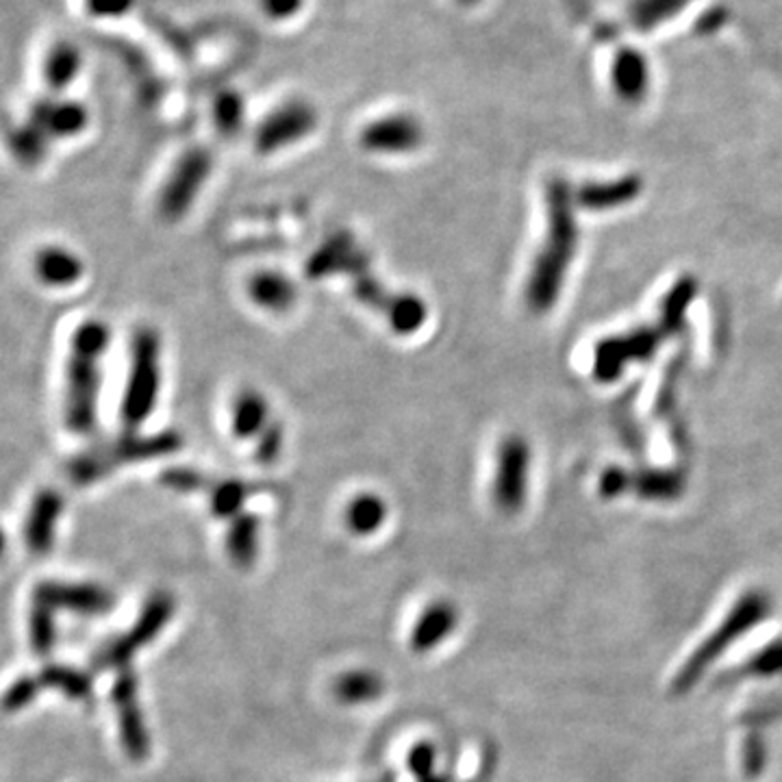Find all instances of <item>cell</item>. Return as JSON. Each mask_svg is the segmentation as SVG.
Returning <instances> with one entry per match:
<instances>
[{
  "label": "cell",
  "mask_w": 782,
  "mask_h": 782,
  "mask_svg": "<svg viewBox=\"0 0 782 782\" xmlns=\"http://www.w3.org/2000/svg\"><path fill=\"white\" fill-rule=\"evenodd\" d=\"M312 281L346 276L352 296L370 312L385 317L388 326L400 337H411L428 319V305L413 292H395L374 272L370 252L348 231H337L324 239L305 263Z\"/></svg>",
  "instance_id": "1"
},
{
  "label": "cell",
  "mask_w": 782,
  "mask_h": 782,
  "mask_svg": "<svg viewBox=\"0 0 782 782\" xmlns=\"http://www.w3.org/2000/svg\"><path fill=\"white\" fill-rule=\"evenodd\" d=\"M111 328L98 317L80 322L70 339L64 372V424L78 437L98 428V400L102 388L100 361L109 352Z\"/></svg>",
  "instance_id": "2"
},
{
  "label": "cell",
  "mask_w": 782,
  "mask_h": 782,
  "mask_svg": "<svg viewBox=\"0 0 782 782\" xmlns=\"http://www.w3.org/2000/svg\"><path fill=\"white\" fill-rule=\"evenodd\" d=\"M572 205L574 194L565 181L554 178L547 185L546 246L537 257L526 285V301L533 312H546L554 305L565 270L576 252V222Z\"/></svg>",
  "instance_id": "3"
},
{
  "label": "cell",
  "mask_w": 782,
  "mask_h": 782,
  "mask_svg": "<svg viewBox=\"0 0 782 782\" xmlns=\"http://www.w3.org/2000/svg\"><path fill=\"white\" fill-rule=\"evenodd\" d=\"M183 435L172 428L156 433L124 431L116 437L102 439L85 448L77 457H73L68 464V478L78 487H89L127 466L172 457L183 448Z\"/></svg>",
  "instance_id": "4"
},
{
  "label": "cell",
  "mask_w": 782,
  "mask_h": 782,
  "mask_svg": "<svg viewBox=\"0 0 782 782\" xmlns=\"http://www.w3.org/2000/svg\"><path fill=\"white\" fill-rule=\"evenodd\" d=\"M163 383V344L153 326H138L129 346V374L120 402V420L127 431H140L159 404Z\"/></svg>",
  "instance_id": "5"
},
{
  "label": "cell",
  "mask_w": 782,
  "mask_h": 782,
  "mask_svg": "<svg viewBox=\"0 0 782 782\" xmlns=\"http://www.w3.org/2000/svg\"><path fill=\"white\" fill-rule=\"evenodd\" d=\"M772 616V598L765 591L752 589L743 594L728 616L710 632L703 643L689 654L685 665L676 672L672 683V694H687L700 678L704 672L746 632L761 624Z\"/></svg>",
  "instance_id": "6"
},
{
  "label": "cell",
  "mask_w": 782,
  "mask_h": 782,
  "mask_svg": "<svg viewBox=\"0 0 782 782\" xmlns=\"http://www.w3.org/2000/svg\"><path fill=\"white\" fill-rule=\"evenodd\" d=\"M214 170V155L205 146H192L176 159L170 174L165 176L159 196H156V211L167 222L183 220L194 203L198 200L200 192L205 189Z\"/></svg>",
  "instance_id": "7"
},
{
  "label": "cell",
  "mask_w": 782,
  "mask_h": 782,
  "mask_svg": "<svg viewBox=\"0 0 782 782\" xmlns=\"http://www.w3.org/2000/svg\"><path fill=\"white\" fill-rule=\"evenodd\" d=\"M176 611V602L170 594L159 591L153 594L146 605L142 607L140 618L135 620L133 628L109 641L105 648H100L94 656H91V670L94 672H109V670H124L131 667V659L135 656V652H140L142 648H146L151 641H155L156 637L163 632V628L172 620Z\"/></svg>",
  "instance_id": "8"
},
{
  "label": "cell",
  "mask_w": 782,
  "mask_h": 782,
  "mask_svg": "<svg viewBox=\"0 0 782 782\" xmlns=\"http://www.w3.org/2000/svg\"><path fill=\"white\" fill-rule=\"evenodd\" d=\"M317 127V111L307 100H287L272 109L254 129V151L259 155H274L303 140Z\"/></svg>",
  "instance_id": "9"
},
{
  "label": "cell",
  "mask_w": 782,
  "mask_h": 782,
  "mask_svg": "<svg viewBox=\"0 0 782 782\" xmlns=\"http://www.w3.org/2000/svg\"><path fill=\"white\" fill-rule=\"evenodd\" d=\"M531 448L526 439L511 435L500 442L493 474V502L504 513H518L529 496Z\"/></svg>",
  "instance_id": "10"
},
{
  "label": "cell",
  "mask_w": 782,
  "mask_h": 782,
  "mask_svg": "<svg viewBox=\"0 0 782 782\" xmlns=\"http://www.w3.org/2000/svg\"><path fill=\"white\" fill-rule=\"evenodd\" d=\"M138 694H140V681L133 667L120 670L111 687V700L116 706L118 726H120V741L127 757L135 763H142L151 754V735L142 715Z\"/></svg>",
  "instance_id": "11"
},
{
  "label": "cell",
  "mask_w": 782,
  "mask_h": 782,
  "mask_svg": "<svg viewBox=\"0 0 782 782\" xmlns=\"http://www.w3.org/2000/svg\"><path fill=\"white\" fill-rule=\"evenodd\" d=\"M426 140L424 124L404 111L381 116L359 133V146L370 155H411Z\"/></svg>",
  "instance_id": "12"
},
{
  "label": "cell",
  "mask_w": 782,
  "mask_h": 782,
  "mask_svg": "<svg viewBox=\"0 0 782 782\" xmlns=\"http://www.w3.org/2000/svg\"><path fill=\"white\" fill-rule=\"evenodd\" d=\"M33 602L46 605L53 611H70L77 616H105L113 609V596L94 583L44 580L33 589Z\"/></svg>",
  "instance_id": "13"
},
{
  "label": "cell",
  "mask_w": 782,
  "mask_h": 782,
  "mask_svg": "<svg viewBox=\"0 0 782 782\" xmlns=\"http://www.w3.org/2000/svg\"><path fill=\"white\" fill-rule=\"evenodd\" d=\"M62 513L64 496L57 489H40L35 493L24 522V544L31 554L44 556L55 547Z\"/></svg>",
  "instance_id": "14"
},
{
  "label": "cell",
  "mask_w": 782,
  "mask_h": 782,
  "mask_svg": "<svg viewBox=\"0 0 782 782\" xmlns=\"http://www.w3.org/2000/svg\"><path fill=\"white\" fill-rule=\"evenodd\" d=\"M29 120L51 140H68L85 131L89 113L77 100L44 98L33 105Z\"/></svg>",
  "instance_id": "15"
},
{
  "label": "cell",
  "mask_w": 782,
  "mask_h": 782,
  "mask_svg": "<svg viewBox=\"0 0 782 782\" xmlns=\"http://www.w3.org/2000/svg\"><path fill=\"white\" fill-rule=\"evenodd\" d=\"M246 294L261 312L287 313L298 301V285L279 270H257L246 281Z\"/></svg>",
  "instance_id": "16"
},
{
  "label": "cell",
  "mask_w": 782,
  "mask_h": 782,
  "mask_svg": "<svg viewBox=\"0 0 782 782\" xmlns=\"http://www.w3.org/2000/svg\"><path fill=\"white\" fill-rule=\"evenodd\" d=\"M33 272L42 285L51 290H66L77 285L83 279L85 263L75 250L59 243H51L35 252Z\"/></svg>",
  "instance_id": "17"
},
{
  "label": "cell",
  "mask_w": 782,
  "mask_h": 782,
  "mask_svg": "<svg viewBox=\"0 0 782 782\" xmlns=\"http://www.w3.org/2000/svg\"><path fill=\"white\" fill-rule=\"evenodd\" d=\"M459 624V611L446 600H437L426 607L411 630L409 645L417 654H426L442 645Z\"/></svg>",
  "instance_id": "18"
},
{
  "label": "cell",
  "mask_w": 782,
  "mask_h": 782,
  "mask_svg": "<svg viewBox=\"0 0 782 782\" xmlns=\"http://www.w3.org/2000/svg\"><path fill=\"white\" fill-rule=\"evenodd\" d=\"M272 420L270 402L261 391L243 388L235 393L231 402V431L235 439L254 442Z\"/></svg>",
  "instance_id": "19"
},
{
  "label": "cell",
  "mask_w": 782,
  "mask_h": 782,
  "mask_svg": "<svg viewBox=\"0 0 782 782\" xmlns=\"http://www.w3.org/2000/svg\"><path fill=\"white\" fill-rule=\"evenodd\" d=\"M265 489L263 482L243 480V478H214L207 498L209 511L216 520L231 522L239 513H243V504Z\"/></svg>",
  "instance_id": "20"
},
{
  "label": "cell",
  "mask_w": 782,
  "mask_h": 782,
  "mask_svg": "<svg viewBox=\"0 0 782 782\" xmlns=\"http://www.w3.org/2000/svg\"><path fill=\"white\" fill-rule=\"evenodd\" d=\"M613 85L622 100L639 102L650 89V64L643 53L634 48H624L613 59Z\"/></svg>",
  "instance_id": "21"
},
{
  "label": "cell",
  "mask_w": 782,
  "mask_h": 782,
  "mask_svg": "<svg viewBox=\"0 0 782 782\" xmlns=\"http://www.w3.org/2000/svg\"><path fill=\"white\" fill-rule=\"evenodd\" d=\"M641 181L637 176H624L618 181H605V183H589L576 192V203L585 209L594 211H609L616 207H622L626 203L634 200L639 196Z\"/></svg>",
  "instance_id": "22"
},
{
  "label": "cell",
  "mask_w": 782,
  "mask_h": 782,
  "mask_svg": "<svg viewBox=\"0 0 782 782\" xmlns=\"http://www.w3.org/2000/svg\"><path fill=\"white\" fill-rule=\"evenodd\" d=\"M388 502L374 491H361L350 498V502L344 509V524L346 529L357 535V537H368L374 535L377 531L383 529L388 520Z\"/></svg>",
  "instance_id": "23"
},
{
  "label": "cell",
  "mask_w": 782,
  "mask_h": 782,
  "mask_svg": "<svg viewBox=\"0 0 782 782\" xmlns=\"http://www.w3.org/2000/svg\"><path fill=\"white\" fill-rule=\"evenodd\" d=\"M259 535H261V518L257 513L243 511L229 522L225 547L237 567L246 569L257 561Z\"/></svg>",
  "instance_id": "24"
},
{
  "label": "cell",
  "mask_w": 782,
  "mask_h": 782,
  "mask_svg": "<svg viewBox=\"0 0 782 782\" xmlns=\"http://www.w3.org/2000/svg\"><path fill=\"white\" fill-rule=\"evenodd\" d=\"M385 692V683L377 672L352 670L337 676L333 683V696L341 704H368L379 700Z\"/></svg>",
  "instance_id": "25"
},
{
  "label": "cell",
  "mask_w": 782,
  "mask_h": 782,
  "mask_svg": "<svg viewBox=\"0 0 782 782\" xmlns=\"http://www.w3.org/2000/svg\"><path fill=\"white\" fill-rule=\"evenodd\" d=\"M80 51L75 44L62 42L51 48L44 59V80L53 94H62L77 80L80 73Z\"/></svg>",
  "instance_id": "26"
},
{
  "label": "cell",
  "mask_w": 782,
  "mask_h": 782,
  "mask_svg": "<svg viewBox=\"0 0 782 782\" xmlns=\"http://www.w3.org/2000/svg\"><path fill=\"white\" fill-rule=\"evenodd\" d=\"M44 687L62 692L66 698L83 703L91 696V674L64 663H46L37 674Z\"/></svg>",
  "instance_id": "27"
},
{
  "label": "cell",
  "mask_w": 782,
  "mask_h": 782,
  "mask_svg": "<svg viewBox=\"0 0 782 782\" xmlns=\"http://www.w3.org/2000/svg\"><path fill=\"white\" fill-rule=\"evenodd\" d=\"M51 144H53V140L42 129H37L31 120H26L24 124L15 127L9 133V149H11L13 156L24 165L42 163L51 151Z\"/></svg>",
  "instance_id": "28"
},
{
  "label": "cell",
  "mask_w": 782,
  "mask_h": 782,
  "mask_svg": "<svg viewBox=\"0 0 782 782\" xmlns=\"http://www.w3.org/2000/svg\"><path fill=\"white\" fill-rule=\"evenodd\" d=\"M689 2L692 0H632L628 7V20L639 31H652L676 18Z\"/></svg>",
  "instance_id": "29"
},
{
  "label": "cell",
  "mask_w": 782,
  "mask_h": 782,
  "mask_svg": "<svg viewBox=\"0 0 782 782\" xmlns=\"http://www.w3.org/2000/svg\"><path fill=\"white\" fill-rule=\"evenodd\" d=\"M55 613L57 611H53L51 607L33 602V609L29 616V643L37 656H48L57 643Z\"/></svg>",
  "instance_id": "30"
},
{
  "label": "cell",
  "mask_w": 782,
  "mask_h": 782,
  "mask_svg": "<svg viewBox=\"0 0 782 782\" xmlns=\"http://www.w3.org/2000/svg\"><path fill=\"white\" fill-rule=\"evenodd\" d=\"M214 122L216 129L227 138H233L241 131L246 122V102L237 91L227 89L214 100Z\"/></svg>",
  "instance_id": "31"
},
{
  "label": "cell",
  "mask_w": 782,
  "mask_h": 782,
  "mask_svg": "<svg viewBox=\"0 0 782 782\" xmlns=\"http://www.w3.org/2000/svg\"><path fill=\"white\" fill-rule=\"evenodd\" d=\"M159 482L176 493H207L214 476L196 468H170L159 474Z\"/></svg>",
  "instance_id": "32"
},
{
  "label": "cell",
  "mask_w": 782,
  "mask_h": 782,
  "mask_svg": "<svg viewBox=\"0 0 782 782\" xmlns=\"http://www.w3.org/2000/svg\"><path fill=\"white\" fill-rule=\"evenodd\" d=\"M681 487H683L681 476L674 471H648L637 480V491L643 498H652V500L676 498L681 493Z\"/></svg>",
  "instance_id": "33"
},
{
  "label": "cell",
  "mask_w": 782,
  "mask_h": 782,
  "mask_svg": "<svg viewBox=\"0 0 782 782\" xmlns=\"http://www.w3.org/2000/svg\"><path fill=\"white\" fill-rule=\"evenodd\" d=\"M254 444V459L261 466H272L281 459L285 448V426L279 420H272L268 428L252 442Z\"/></svg>",
  "instance_id": "34"
},
{
  "label": "cell",
  "mask_w": 782,
  "mask_h": 782,
  "mask_svg": "<svg viewBox=\"0 0 782 782\" xmlns=\"http://www.w3.org/2000/svg\"><path fill=\"white\" fill-rule=\"evenodd\" d=\"M435 765H437V748L428 741L415 743L406 754V770L415 782H426L437 776Z\"/></svg>",
  "instance_id": "35"
},
{
  "label": "cell",
  "mask_w": 782,
  "mask_h": 782,
  "mask_svg": "<svg viewBox=\"0 0 782 782\" xmlns=\"http://www.w3.org/2000/svg\"><path fill=\"white\" fill-rule=\"evenodd\" d=\"M44 683L40 681V676H20L18 681L11 683V687L4 694V710L7 713H20L22 708H26L29 704L35 703L40 692H42Z\"/></svg>",
  "instance_id": "36"
},
{
  "label": "cell",
  "mask_w": 782,
  "mask_h": 782,
  "mask_svg": "<svg viewBox=\"0 0 782 782\" xmlns=\"http://www.w3.org/2000/svg\"><path fill=\"white\" fill-rule=\"evenodd\" d=\"M748 674L757 676H776L782 674V639L772 641L763 650H759L746 665Z\"/></svg>",
  "instance_id": "37"
},
{
  "label": "cell",
  "mask_w": 782,
  "mask_h": 782,
  "mask_svg": "<svg viewBox=\"0 0 782 782\" xmlns=\"http://www.w3.org/2000/svg\"><path fill=\"white\" fill-rule=\"evenodd\" d=\"M741 752H743V759H741L743 772H746L748 776H759V774L763 772L765 761H768V750H765L763 739H761L759 735L748 737V739L743 741V750H741Z\"/></svg>",
  "instance_id": "38"
},
{
  "label": "cell",
  "mask_w": 782,
  "mask_h": 782,
  "mask_svg": "<svg viewBox=\"0 0 782 782\" xmlns=\"http://www.w3.org/2000/svg\"><path fill=\"white\" fill-rule=\"evenodd\" d=\"M259 9L270 18V20H290L294 18L305 0H257Z\"/></svg>",
  "instance_id": "39"
},
{
  "label": "cell",
  "mask_w": 782,
  "mask_h": 782,
  "mask_svg": "<svg viewBox=\"0 0 782 782\" xmlns=\"http://www.w3.org/2000/svg\"><path fill=\"white\" fill-rule=\"evenodd\" d=\"M626 489H628V474L620 471V469H609V471L602 476V480H600V491H602V496L616 498V496H620Z\"/></svg>",
  "instance_id": "40"
},
{
  "label": "cell",
  "mask_w": 782,
  "mask_h": 782,
  "mask_svg": "<svg viewBox=\"0 0 782 782\" xmlns=\"http://www.w3.org/2000/svg\"><path fill=\"white\" fill-rule=\"evenodd\" d=\"M133 0H87V7L94 15H120L129 11Z\"/></svg>",
  "instance_id": "41"
},
{
  "label": "cell",
  "mask_w": 782,
  "mask_h": 782,
  "mask_svg": "<svg viewBox=\"0 0 782 782\" xmlns=\"http://www.w3.org/2000/svg\"><path fill=\"white\" fill-rule=\"evenodd\" d=\"M426 782H450V779H448V776H444V774H437V776H433L431 781Z\"/></svg>",
  "instance_id": "42"
},
{
  "label": "cell",
  "mask_w": 782,
  "mask_h": 782,
  "mask_svg": "<svg viewBox=\"0 0 782 782\" xmlns=\"http://www.w3.org/2000/svg\"><path fill=\"white\" fill-rule=\"evenodd\" d=\"M461 2H466V4H471V2H478V0H461Z\"/></svg>",
  "instance_id": "43"
},
{
  "label": "cell",
  "mask_w": 782,
  "mask_h": 782,
  "mask_svg": "<svg viewBox=\"0 0 782 782\" xmlns=\"http://www.w3.org/2000/svg\"><path fill=\"white\" fill-rule=\"evenodd\" d=\"M381 782H393V776H391V774H390V776H388V779H385V781H381Z\"/></svg>",
  "instance_id": "44"
},
{
  "label": "cell",
  "mask_w": 782,
  "mask_h": 782,
  "mask_svg": "<svg viewBox=\"0 0 782 782\" xmlns=\"http://www.w3.org/2000/svg\"><path fill=\"white\" fill-rule=\"evenodd\" d=\"M468 782H476V781H468Z\"/></svg>",
  "instance_id": "45"
}]
</instances>
